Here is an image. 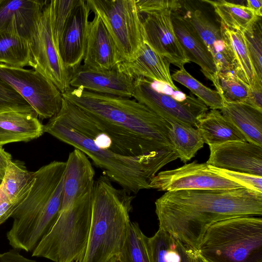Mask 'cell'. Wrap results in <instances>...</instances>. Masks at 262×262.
Listing matches in <instances>:
<instances>
[{
	"label": "cell",
	"mask_w": 262,
	"mask_h": 262,
	"mask_svg": "<svg viewBox=\"0 0 262 262\" xmlns=\"http://www.w3.org/2000/svg\"><path fill=\"white\" fill-rule=\"evenodd\" d=\"M0 81L15 90L32 107L40 120L54 117L62 107V93L37 71L0 63Z\"/></svg>",
	"instance_id": "cell-9"
},
{
	"label": "cell",
	"mask_w": 262,
	"mask_h": 262,
	"mask_svg": "<svg viewBox=\"0 0 262 262\" xmlns=\"http://www.w3.org/2000/svg\"><path fill=\"white\" fill-rule=\"evenodd\" d=\"M105 176L95 181L90 231L81 262H111L119 254L130 223L135 198Z\"/></svg>",
	"instance_id": "cell-5"
},
{
	"label": "cell",
	"mask_w": 262,
	"mask_h": 262,
	"mask_svg": "<svg viewBox=\"0 0 262 262\" xmlns=\"http://www.w3.org/2000/svg\"><path fill=\"white\" fill-rule=\"evenodd\" d=\"M176 240V239H175ZM178 250L181 255L180 262H193L192 259V249L176 241Z\"/></svg>",
	"instance_id": "cell-43"
},
{
	"label": "cell",
	"mask_w": 262,
	"mask_h": 262,
	"mask_svg": "<svg viewBox=\"0 0 262 262\" xmlns=\"http://www.w3.org/2000/svg\"><path fill=\"white\" fill-rule=\"evenodd\" d=\"M30 58L27 40L14 32L0 33V63L24 68L28 66Z\"/></svg>",
	"instance_id": "cell-30"
},
{
	"label": "cell",
	"mask_w": 262,
	"mask_h": 262,
	"mask_svg": "<svg viewBox=\"0 0 262 262\" xmlns=\"http://www.w3.org/2000/svg\"><path fill=\"white\" fill-rule=\"evenodd\" d=\"M66 163L61 211L71 207L75 202L92 190L95 182L94 167L82 151L75 148L69 154Z\"/></svg>",
	"instance_id": "cell-18"
},
{
	"label": "cell",
	"mask_w": 262,
	"mask_h": 262,
	"mask_svg": "<svg viewBox=\"0 0 262 262\" xmlns=\"http://www.w3.org/2000/svg\"><path fill=\"white\" fill-rule=\"evenodd\" d=\"M213 8L221 23L229 29L243 32L259 18L245 6L224 0H204Z\"/></svg>",
	"instance_id": "cell-29"
},
{
	"label": "cell",
	"mask_w": 262,
	"mask_h": 262,
	"mask_svg": "<svg viewBox=\"0 0 262 262\" xmlns=\"http://www.w3.org/2000/svg\"><path fill=\"white\" fill-rule=\"evenodd\" d=\"M171 12L146 14L142 19L144 42L179 69L190 62L175 34Z\"/></svg>",
	"instance_id": "cell-13"
},
{
	"label": "cell",
	"mask_w": 262,
	"mask_h": 262,
	"mask_svg": "<svg viewBox=\"0 0 262 262\" xmlns=\"http://www.w3.org/2000/svg\"><path fill=\"white\" fill-rule=\"evenodd\" d=\"M71 88L123 97L133 98L134 79L116 67L108 70H96L80 65L71 71Z\"/></svg>",
	"instance_id": "cell-15"
},
{
	"label": "cell",
	"mask_w": 262,
	"mask_h": 262,
	"mask_svg": "<svg viewBox=\"0 0 262 262\" xmlns=\"http://www.w3.org/2000/svg\"><path fill=\"white\" fill-rule=\"evenodd\" d=\"M133 98L166 121L194 127H196L199 118L208 111V107L193 95L178 99L159 91L151 80L144 77L134 79Z\"/></svg>",
	"instance_id": "cell-11"
},
{
	"label": "cell",
	"mask_w": 262,
	"mask_h": 262,
	"mask_svg": "<svg viewBox=\"0 0 262 262\" xmlns=\"http://www.w3.org/2000/svg\"><path fill=\"white\" fill-rule=\"evenodd\" d=\"M91 12L86 1L79 0L59 41L60 56L66 68L71 71L83 60Z\"/></svg>",
	"instance_id": "cell-16"
},
{
	"label": "cell",
	"mask_w": 262,
	"mask_h": 262,
	"mask_svg": "<svg viewBox=\"0 0 262 262\" xmlns=\"http://www.w3.org/2000/svg\"><path fill=\"white\" fill-rule=\"evenodd\" d=\"M196 128L208 145L246 141L237 127L217 110H211L199 118Z\"/></svg>",
	"instance_id": "cell-26"
},
{
	"label": "cell",
	"mask_w": 262,
	"mask_h": 262,
	"mask_svg": "<svg viewBox=\"0 0 262 262\" xmlns=\"http://www.w3.org/2000/svg\"><path fill=\"white\" fill-rule=\"evenodd\" d=\"M111 35L122 62L134 60L144 43L136 0H86Z\"/></svg>",
	"instance_id": "cell-8"
},
{
	"label": "cell",
	"mask_w": 262,
	"mask_h": 262,
	"mask_svg": "<svg viewBox=\"0 0 262 262\" xmlns=\"http://www.w3.org/2000/svg\"><path fill=\"white\" fill-rule=\"evenodd\" d=\"M111 262H119L116 258H113Z\"/></svg>",
	"instance_id": "cell-46"
},
{
	"label": "cell",
	"mask_w": 262,
	"mask_h": 262,
	"mask_svg": "<svg viewBox=\"0 0 262 262\" xmlns=\"http://www.w3.org/2000/svg\"><path fill=\"white\" fill-rule=\"evenodd\" d=\"M196 252L207 262H262V219L245 216L211 225Z\"/></svg>",
	"instance_id": "cell-6"
},
{
	"label": "cell",
	"mask_w": 262,
	"mask_h": 262,
	"mask_svg": "<svg viewBox=\"0 0 262 262\" xmlns=\"http://www.w3.org/2000/svg\"><path fill=\"white\" fill-rule=\"evenodd\" d=\"M220 29L234 64L235 74L249 86L259 81L256 77L242 32L229 29L221 23Z\"/></svg>",
	"instance_id": "cell-27"
},
{
	"label": "cell",
	"mask_w": 262,
	"mask_h": 262,
	"mask_svg": "<svg viewBox=\"0 0 262 262\" xmlns=\"http://www.w3.org/2000/svg\"><path fill=\"white\" fill-rule=\"evenodd\" d=\"M167 122L168 138L177 158L184 163L190 161L205 143L199 131L191 126Z\"/></svg>",
	"instance_id": "cell-28"
},
{
	"label": "cell",
	"mask_w": 262,
	"mask_h": 262,
	"mask_svg": "<svg viewBox=\"0 0 262 262\" xmlns=\"http://www.w3.org/2000/svg\"><path fill=\"white\" fill-rule=\"evenodd\" d=\"M35 180L34 172L25 163L12 160L0 185V225L5 222L23 202Z\"/></svg>",
	"instance_id": "cell-19"
},
{
	"label": "cell",
	"mask_w": 262,
	"mask_h": 262,
	"mask_svg": "<svg viewBox=\"0 0 262 262\" xmlns=\"http://www.w3.org/2000/svg\"><path fill=\"white\" fill-rule=\"evenodd\" d=\"M170 64L167 59L156 53L144 42L134 60L121 62L117 67L134 79L144 77L165 84L174 91H178V89L171 78Z\"/></svg>",
	"instance_id": "cell-24"
},
{
	"label": "cell",
	"mask_w": 262,
	"mask_h": 262,
	"mask_svg": "<svg viewBox=\"0 0 262 262\" xmlns=\"http://www.w3.org/2000/svg\"><path fill=\"white\" fill-rule=\"evenodd\" d=\"M93 191L62 211L48 234L32 251V256L54 262H81L88 243Z\"/></svg>",
	"instance_id": "cell-7"
},
{
	"label": "cell",
	"mask_w": 262,
	"mask_h": 262,
	"mask_svg": "<svg viewBox=\"0 0 262 262\" xmlns=\"http://www.w3.org/2000/svg\"><path fill=\"white\" fill-rule=\"evenodd\" d=\"M62 96L108 134L119 155L135 157L173 149L168 136V123L134 98L73 88Z\"/></svg>",
	"instance_id": "cell-3"
},
{
	"label": "cell",
	"mask_w": 262,
	"mask_h": 262,
	"mask_svg": "<svg viewBox=\"0 0 262 262\" xmlns=\"http://www.w3.org/2000/svg\"><path fill=\"white\" fill-rule=\"evenodd\" d=\"M29 45L28 66L50 80L62 94L69 90L71 71L64 66L54 39L52 0L44 7Z\"/></svg>",
	"instance_id": "cell-10"
},
{
	"label": "cell",
	"mask_w": 262,
	"mask_h": 262,
	"mask_svg": "<svg viewBox=\"0 0 262 262\" xmlns=\"http://www.w3.org/2000/svg\"><path fill=\"white\" fill-rule=\"evenodd\" d=\"M174 239L159 228L155 234L147 237L146 246L150 262H169L167 253Z\"/></svg>",
	"instance_id": "cell-36"
},
{
	"label": "cell",
	"mask_w": 262,
	"mask_h": 262,
	"mask_svg": "<svg viewBox=\"0 0 262 262\" xmlns=\"http://www.w3.org/2000/svg\"><path fill=\"white\" fill-rule=\"evenodd\" d=\"M2 181H3V180L0 179V185H1V183H2Z\"/></svg>",
	"instance_id": "cell-47"
},
{
	"label": "cell",
	"mask_w": 262,
	"mask_h": 262,
	"mask_svg": "<svg viewBox=\"0 0 262 262\" xmlns=\"http://www.w3.org/2000/svg\"><path fill=\"white\" fill-rule=\"evenodd\" d=\"M222 114L242 133L246 141L262 147V111L245 102H227Z\"/></svg>",
	"instance_id": "cell-25"
},
{
	"label": "cell",
	"mask_w": 262,
	"mask_h": 262,
	"mask_svg": "<svg viewBox=\"0 0 262 262\" xmlns=\"http://www.w3.org/2000/svg\"><path fill=\"white\" fill-rule=\"evenodd\" d=\"M48 1L1 0L0 33L14 32L29 42Z\"/></svg>",
	"instance_id": "cell-17"
},
{
	"label": "cell",
	"mask_w": 262,
	"mask_h": 262,
	"mask_svg": "<svg viewBox=\"0 0 262 262\" xmlns=\"http://www.w3.org/2000/svg\"><path fill=\"white\" fill-rule=\"evenodd\" d=\"M79 0H52L54 39L58 45L72 12Z\"/></svg>",
	"instance_id": "cell-35"
},
{
	"label": "cell",
	"mask_w": 262,
	"mask_h": 262,
	"mask_svg": "<svg viewBox=\"0 0 262 262\" xmlns=\"http://www.w3.org/2000/svg\"><path fill=\"white\" fill-rule=\"evenodd\" d=\"M10 110H33L15 90L0 81V111Z\"/></svg>",
	"instance_id": "cell-38"
},
{
	"label": "cell",
	"mask_w": 262,
	"mask_h": 262,
	"mask_svg": "<svg viewBox=\"0 0 262 262\" xmlns=\"http://www.w3.org/2000/svg\"><path fill=\"white\" fill-rule=\"evenodd\" d=\"M12 160L11 155L0 146V179H3L7 167Z\"/></svg>",
	"instance_id": "cell-42"
},
{
	"label": "cell",
	"mask_w": 262,
	"mask_h": 262,
	"mask_svg": "<svg viewBox=\"0 0 262 262\" xmlns=\"http://www.w3.org/2000/svg\"><path fill=\"white\" fill-rule=\"evenodd\" d=\"M184 16L193 26L211 53L219 72L234 74V64L220 27L200 10H188Z\"/></svg>",
	"instance_id": "cell-23"
},
{
	"label": "cell",
	"mask_w": 262,
	"mask_h": 262,
	"mask_svg": "<svg viewBox=\"0 0 262 262\" xmlns=\"http://www.w3.org/2000/svg\"><path fill=\"white\" fill-rule=\"evenodd\" d=\"M43 128L45 133L82 151L105 176L131 194L150 189L151 179L172 160L167 150L135 157L118 154L111 138L91 116L64 98L60 111Z\"/></svg>",
	"instance_id": "cell-1"
},
{
	"label": "cell",
	"mask_w": 262,
	"mask_h": 262,
	"mask_svg": "<svg viewBox=\"0 0 262 262\" xmlns=\"http://www.w3.org/2000/svg\"><path fill=\"white\" fill-rule=\"evenodd\" d=\"M208 167L214 172L241 185L244 188L262 192V176L219 168L209 164Z\"/></svg>",
	"instance_id": "cell-37"
},
{
	"label": "cell",
	"mask_w": 262,
	"mask_h": 262,
	"mask_svg": "<svg viewBox=\"0 0 262 262\" xmlns=\"http://www.w3.org/2000/svg\"><path fill=\"white\" fill-rule=\"evenodd\" d=\"M171 17L176 36L190 62L197 64L204 75L213 83L218 71L198 31L187 18L177 12H172Z\"/></svg>",
	"instance_id": "cell-21"
},
{
	"label": "cell",
	"mask_w": 262,
	"mask_h": 262,
	"mask_svg": "<svg viewBox=\"0 0 262 262\" xmlns=\"http://www.w3.org/2000/svg\"><path fill=\"white\" fill-rule=\"evenodd\" d=\"M0 262H39L28 258L21 255L16 249H11L8 251L0 253Z\"/></svg>",
	"instance_id": "cell-41"
},
{
	"label": "cell",
	"mask_w": 262,
	"mask_h": 262,
	"mask_svg": "<svg viewBox=\"0 0 262 262\" xmlns=\"http://www.w3.org/2000/svg\"><path fill=\"white\" fill-rule=\"evenodd\" d=\"M171 76L172 80L184 85L211 110H221L224 106V101L220 93L203 85L191 76L184 67L175 71Z\"/></svg>",
	"instance_id": "cell-32"
},
{
	"label": "cell",
	"mask_w": 262,
	"mask_h": 262,
	"mask_svg": "<svg viewBox=\"0 0 262 262\" xmlns=\"http://www.w3.org/2000/svg\"><path fill=\"white\" fill-rule=\"evenodd\" d=\"M155 204L159 228L194 251L214 223L262 215V192L246 188L167 191Z\"/></svg>",
	"instance_id": "cell-2"
},
{
	"label": "cell",
	"mask_w": 262,
	"mask_h": 262,
	"mask_svg": "<svg viewBox=\"0 0 262 262\" xmlns=\"http://www.w3.org/2000/svg\"><path fill=\"white\" fill-rule=\"evenodd\" d=\"M43 126L34 110L0 111V146L37 139L45 133Z\"/></svg>",
	"instance_id": "cell-22"
},
{
	"label": "cell",
	"mask_w": 262,
	"mask_h": 262,
	"mask_svg": "<svg viewBox=\"0 0 262 262\" xmlns=\"http://www.w3.org/2000/svg\"><path fill=\"white\" fill-rule=\"evenodd\" d=\"M213 84L224 101L245 102L248 99L250 86L232 72H219Z\"/></svg>",
	"instance_id": "cell-33"
},
{
	"label": "cell",
	"mask_w": 262,
	"mask_h": 262,
	"mask_svg": "<svg viewBox=\"0 0 262 262\" xmlns=\"http://www.w3.org/2000/svg\"><path fill=\"white\" fill-rule=\"evenodd\" d=\"M147 237L137 222H130L126 238L116 257L118 261L150 262L146 246Z\"/></svg>",
	"instance_id": "cell-31"
},
{
	"label": "cell",
	"mask_w": 262,
	"mask_h": 262,
	"mask_svg": "<svg viewBox=\"0 0 262 262\" xmlns=\"http://www.w3.org/2000/svg\"><path fill=\"white\" fill-rule=\"evenodd\" d=\"M247 7L251 10L256 16H262V1H247Z\"/></svg>",
	"instance_id": "cell-44"
},
{
	"label": "cell",
	"mask_w": 262,
	"mask_h": 262,
	"mask_svg": "<svg viewBox=\"0 0 262 262\" xmlns=\"http://www.w3.org/2000/svg\"><path fill=\"white\" fill-rule=\"evenodd\" d=\"M242 33L256 77L262 82L261 17Z\"/></svg>",
	"instance_id": "cell-34"
},
{
	"label": "cell",
	"mask_w": 262,
	"mask_h": 262,
	"mask_svg": "<svg viewBox=\"0 0 262 262\" xmlns=\"http://www.w3.org/2000/svg\"><path fill=\"white\" fill-rule=\"evenodd\" d=\"M191 255L193 262H207L196 251L192 250Z\"/></svg>",
	"instance_id": "cell-45"
},
{
	"label": "cell",
	"mask_w": 262,
	"mask_h": 262,
	"mask_svg": "<svg viewBox=\"0 0 262 262\" xmlns=\"http://www.w3.org/2000/svg\"><path fill=\"white\" fill-rule=\"evenodd\" d=\"M83 66L96 70H111L122 62L116 46L100 17L90 21Z\"/></svg>",
	"instance_id": "cell-20"
},
{
	"label": "cell",
	"mask_w": 262,
	"mask_h": 262,
	"mask_svg": "<svg viewBox=\"0 0 262 262\" xmlns=\"http://www.w3.org/2000/svg\"><path fill=\"white\" fill-rule=\"evenodd\" d=\"M66 162L54 161L34 171L35 180L26 198L11 217L7 233L14 249L32 252L50 232L61 209Z\"/></svg>",
	"instance_id": "cell-4"
},
{
	"label": "cell",
	"mask_w": 262,
	"mask_h": 262,
	"mask_svg": "<svg viewBox=\"0 0 262 262\" xmlns=\"http://www.w3.org/2000/svg\"><path fill=\"white\" fill-rule=\"evenodd\" d=\"M139 13L146 14L170 11L177 12L182 8L180 2L176 0H136Z\"/></svg>",
	"instance_id": "cell-39"
},
{
	"label": "cell",
	"mask_w": 262,
	"mask_h": 262,
	"mask_svg": "<svg viewBox=\"0 0 262 262\" xmlns=\"http://www.w3.org/2000/svg\"><path fill=\"white\" fill-rule=\"evenodd\" d=\"M150 189L171 191L180 190H229L244 188L211 170L207 163L196 161L176 169L161 171L150 180Z\"/></svg>",
	"instance_id": "cell-12"
},
{
	"label": "cell",
	"mask_w": 262,
	"mask_h": 262,
	"mask_svg": "<svg viewBox=\"0 0 262 262\" xmlns=\"http://www.w3.org/2000/svg\"><path fill=\"white\" fill-rule=\"evenodd\" d=\"M207 163L231 171L262 176V147L247 141L209 145Z\"/></svg>",
	"instance_id": "cell-14"
},
{
	"label": "cell",
	"mask_w": 262,
	"mask_h": 262,
	"mask_svg": "<svg viewBox=\"0 0 262 262\" xmlns=\"http://www.w3.org/2000/svg\"><path fill=\"white\" fill-rule=\"evenodd\" d=\"M245 103L262 111V83L256 82L253 86H250L248 99Z\"/></svg>",
	"instance_id": "cell-40"
}]
</instances>
